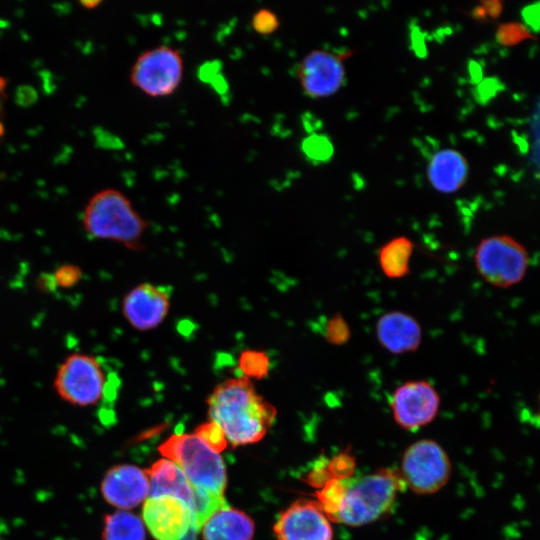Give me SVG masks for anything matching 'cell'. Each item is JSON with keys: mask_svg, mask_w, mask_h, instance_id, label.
Masks as SVG:
<instances>
[{"mask_svg": "<svg viewBox=\"0 0 540 540\" xmlns=\"http://www.w3.org/2000/svg\"><path fill=\"white\" fill-rule=\"evenodd\" d=\"M207 404L210 421L221 428L232 446L260 441L277 415L276 408L257 392L253 381L240 375L219 383Z\"/></svg>", "mask_w": 540, "mask_h": 540, "instance_id": "obj_1", "label": "cell"}, {"mask_svg": "<svg viewBox=\"0 0 540 540\" xmlns=\"http://www.w3.org/2000/svg\"><path fill=\"white\" fill-rule=\"evenodd\" d=\"M405 488L399 471L387 468L343 479L340 505L332 521L351 527L370 524L392 509Z\"/></svg>", "mask_w": 540, "mask_h": 540, "instance_id": "obj_2", "label": "cell"}, {"mask_svg": "<svg viewBox=\"0 0 540 540\" xmlns=\"http://www.w3.org/2000/svg\"><path fill=\"white\" fill-rule=\"evenodd\" d=\"M84 231L92 238L138 248L148 222L120 190L106 188L88 201L82 216Z\"/></svg>", "mask_w": 540, "mask_h": 540, "instance_id": "obj_3", "label": "cell"}, {"mask_svg": "<svg viewBox=\"0 0 540 540\" xmlns=\"http://www.w3.org/2000/svg\"><path fill=\"white\" fill-rule=\"evenodd\" d=\"M118 383L116 375L98 357L76 352L59 365L53 388L61 400L77 407H90L112 398Z\"/></svg>", "mask_w": 540, "mask_h": 540, "instance_id": "obj_4", "label": "cell"}, {"mask_svg": "<svg viewBox=\"0 0 540 540\" xmlns=\"http://www.w3.org/2000/svg\"><path fill=\"white\" fill-rule=\"evenodd\" d=\"M159 451L180 467L192 486L224 494L227 481L224 462L195 432L172 435L160 445Z\"/></svg>", "mask_w": 540, "mask_h": 540, "instance_id": "obj_5", "label": "cell"}, {"mask_svg": "<svg viewBox=\"0 0 540 540\" xmlns=\"http://www.w3.org/2000/svg\"><path fill=\"white\" fill-rule=\"evenodd\" d=\"M473 261L485 282L496 288L507 289L525 278L530 257L521 242L510 235L497 234L480 240Z\"/></svg>", "mask_w": 540, "mask_h": 540, "instance_id": "obj_6", "label": "cell"}, {"mask_svg": "<svg viewBox=\"0 0 540 540\" xmlns=\"http://www.w3.org/2000/svg\"><path fill=\"white\" fill-rule=\"evenodd\" d=\"M184 75L183 56L170 45H157L138 55L129 72L130 83L143 94L162 98L174 94Z\"/></svg>", "mask_w": 540, "mask_h": 540, "instance_id": "obj_7", "label": "cell"}, {"mask_svg": "<svg viewBox=\"0 0 540 540\" xmlns=\"http://www.w3.org/2000/svg\"><path fill=\"white\" fill-rule=\"evenodd\" d=\"M399 473L406 488L419 495H430L448 483L452 464L437 441L420 439L404 451Z\"/></svg>", "mask_w": 540, "mask_h": 540, "instance_id": "obj_8", "label": "cell"}, {"mask_svg": "<svg viewBox=\"0 0 540 540\" xmlns=\"http://www.w3.org/2000/svg\"><path fill=\"white\" fill-rule=\"evenodd\" d=\"M354 51L314 49L297 66L296 75L304 94L320 99L336 94L346 80L345 61Z\"/></svg>", "mask_w": 540, "mask_h": 540, "instance_id": "obj_9", "label": "cell"}, {"mask_svg": "<svg viewBox=\"0 0 540 540\" xmlns=\"http://www.w3.org/2000/svg\"><path fill=\"white\" fill-rule=\"evenodd\" d=\"M440 403V395L429 381L415 379L395 388L390 408L398 426L405 430H417L437 417Z\"/></svg>", "mask_w": 540, "mask_h": 540, "instance_id": "obj_10", "label": "cell"}, {"mask_svg": "<svg viewBox=\"0 0 540 540\" xmlns=\"http://www.w3.org/2000/svg\"><path fill=\"white\" fill-rule=\"evenodd\" d=\"M277 540H332L331 520L313 499L294 501L277 518L274 527Z\"/></svg>", "mask_w": 540, "mask_h": 540, "instance_id": "obj_11", "label": "cell"}, {"mask_svg": "<svg viewBox=\"0 0 540 540\" xmlns=\"http://www.w3.org/2000/svg\"><path fill=\"white\" fill-rule=\"evenodd\" d=\"M171 291L168 287L144 282L130 289L122 299L121 312L138 331L159 327L169 314Z\"/></svg>", "mask_w": 540, "mask_h": 540, "instance_id": "obj_12", "label": "cell"}, {"mask_svg": "<svg viewBox=\"0 0 540 540\" xmlns=\"http://www.w3.org/2000/svg\"><path fill=\"white\" fill-rule=\"evenodd\" d=\"M142 515L156 540H180L195 527L190 507L173 496L148 497L144 501Z\"/></svg>", "mask_w": 540, "mask_h": 540, "instance_id": "obj_13", "label": "cell"}, {"mask_svg": "<svg viewBox=\"0 0 540 540\" xmlns=\"http://www.w3.org/2000/svg\"><path fill=\"white\" fill-rule=\"evenodd\" d=\"M100 490L108 504L124 511L132 509L149 496L147 470L130 464L115 465L105 473Z\"/></svg>", "mask_w": 540, "mask_h": 540, "instance_id": "obj_14", "label": "cell"}, {"mask_svg": "<svg viewBox=\"0 0 540 540\" xmlns=\"http://www.w3.org/2000/svg\"><path fill=\"white\" fill-rule=\"evenodd\" d=\"M380 346L395 355L415 352L422 342V327L411 314L401 310L383 313L375 325Z\"/></svg>", "mask_w": 540, "mask_h": 540, "instance_id": "obj_15", "label": "cell"}, {"mask_svg": "<svg viewBox=\"0 0 540 540\" xmlns=\"http://www.w3.org/2000/svg\"><path fill=\"white\" fill-rule=\"evenodd\" d=\"M426 174L430 185L436 191L454 193L465 185L469 175V164L461 152L445 148L432 155Z\"/></svg>", "mask_w": 540, "mask_h": 540, "instance_id": "obj_16", "label": "cell"}, {"mask_svg": "<svg viewBox=\"0 0 540 540\" xmlns=\"http://www.w3.org/2000/svg\"><path fill=\"white\" fill-rule=\"evenodd\" d=\"M147 474L150 482L148 497H177L192 510L194 488L178 465L166 458L160 459L147 470Z\"/></svg>", "mask_w": 540, "mask_h": 540, "instance_id": "obj_17", "label": "cell"}, {"mask_svg": "<svg viewBox=\"0 0 540 540\" xmlns=\"http://www.w3.org/2000/svg\"><path fill=\"white\" fill-rule=\"evenodd\" d=\"M254 522L229 505L218 510L201 527L203 540H251Z\"/></svg>", "mask_w": 540, "mask_h": 540, "instance_id": "obj_18", "label": "cell"}, {"mask_svg": "<svg viewBox=\"0 0 540 540\" xmlns=\"http://www.w3.org/2000/svg\"><path fill=\"white\" fill-rule=\"evenodd\" d=\"M414 247L413 241L406 236H397L384 243L377 254L382 273L389 279L408 275Z\"/></svg>", "mask_w": 540, "mask_h": 540, "instance_id": "obj_19", "label": "cell"}, {"mask_svg": "<svg viewBox=\"0 0 540 540\" xmlns=\"http://www.w3.org/2000/svg\"><path fill=\"white\" fill-rule=\"evenodd\" d=\"M103 540H145L141 519L124 510L108 514L104 519Z\"/></svg>", "mask_w": 540, "mask_h": 540, "instance_id": "obj_20", "label": "cell"}, {"mask_svg": "<svg viewBox=\"0 0 540 540\" xmlns=\"http://www.w3.org/2000/svg\"><path fill=\"white\" fill-rule=\"evenodd\" d=\"M238 368L240 376L253 381V379H262L268 375L271 361L263 351L246 350L240 354Z\"/></svg>", "mask_w": 540, "mask_h": 540, "instance_id": "obj_21", "label": "cell"}, {"mask_svg": "<svg viewBox=\"0 0 540 540\" xmlns=\"http://www.w3.org/2000/svg\"><path fill=\"white\" fill-rule=\"evenodd\" d=\"M351 335V328L340 313H335L326 320L323 337L329 344L344 345L350 340Z\"/></svg>", "mask_w": 540, "mask_h": 540, "instance_id": "obj_22", "label": "cell"}, {"mask_svg": "<svg viewBox=\"0 0 540 540\" xmlns=\"http://www.w3.org/2000/svg\"><path fill=\"white\" fill-rule=\"evenodd\" d=\"M302 149L309 159L316 162L327 161L334 152L329 138L319 134H312L306 137L303 141Z\"/></svg>", "mask_w": 540, "mask_h": 540, "instance_id": "obj_23", "label": "cell"}, {"mask_svg": "<svg viewBox=\"0 0 540 540\" xmlns=\"http://www.w3.org/2000/svg\"><path fill=\"white\" fill-rule=\"evenodd\" d=\"M496 41L502 46H514L525 40L534 39L528 28L519 22H508L498 26Z\"/></svg>", "mask_w": 540, "mask_h": 540, "instance_id": "obj_24", "label": "cell"}, {"mask_svg": "<svg viewBox=\"0 0 540 540\" xmlns=\"http://www.w3.org/2000/svg\"><path fill=\"white\" fill-rule=\"evenodd\" d=\"M251 26L257 34L266 36L278 30L280 20L277 14L272 10L261 8L253 14Z\"/></svg>", "mask_w": 540, "mask_h": 540, "instance_id": "obj_25", "label": "cell"}, {"mask_svg": "<svg viewBox=\"0 0 540 540\" xmlns=\"http://www.w3.org/2000/svg\"><path fill=\"white\" fill-rule=\"evenodd\" d=\"M52 275L57 288L69 289L80 282L83 272L78 265L66 263L58 266Z\"/></svg>", "mask_w": 540, "mask_h": 540, "instance_id": "obj_26", "label": "cell"}, {"mask_svg": "<svg viewBox=\"0 0 540 540\" xmlns=\"http://www.w3.org/2000/svg\"><path fill=\"white\" fill-rule=\"evenodd\" d=\"M213 450L222 451L226 444V437L221 428L212 421H209L197 428L195 431Z\"/></svg>", "mask_w": 540, "mask_h": 540, "instance_id": "obj_27", "label": "cell"}, {"mask_svg": "<svg viewBox=\"0 0 540 540\" xmlns=\"http://www.w3.org/2000/svg\"><path fill=\"white\" fill-rule=\"evenodd\" d=\"M355 463L351 455L339 454L332 458L326 467L329 479H346L352 477Z\"/></svg>", "mask_w": 540, "mask_h": 540, "instance_id": "obj_28", "label": "cell"}, {"mask_svg": "<svg viewBox=\"0 0 540 540\" xmlns=\"http://www.w3.org/2000/svg\"><path fill=\"white\" fill-rule=\"evenodd\" d=\"M479 4L484 8L488 19H496L503 10L502 2L497 0L481 1Z\"/></svg>", "mask_w": 540, "mask_h": 540, "instance_id": "obj_29", "label": "cell"}, {"mask_svg": "<svg viewBox=\"0 0 540 540\" xmlns=\"http://www.w3.org/2000/svg\"><path fill=\"white\" fill-rule=\"evenodd\" d=\"M36 287L45 293L54 291L57 287L52 274L42 273L36 279Z\"/></svg>", "mask_w": 540, "mask_h": 540, "instance_id": "obj_30", "label": "cell"}, {"mask_svg": "<svg viewBox=\"0 0 540 540\" xmlns=\"http://www.w3.org/2000/svg\"><path fill=\"white\" fill-rule=\"evenodd\" d=\"M471 15L478 21H485L488 19L484 8L480 4L472 9Z\"/></svg>", "mask_w": 540, "mask_h": 540, "instance_id": "obj_31", "label": "cell"}, {"mask_svg": "<svg viewBox=\"0 0 540 540\" xmlns=\"http://www.w3.org/2000/svg\"><path fill=\"white\" fill-rule=\"evenodd\" d=\"M80 4L86 9H93L100 5L101 1H81Z\"/></svg>", "mask_w": 540, "mask_h": 540, "instance_id": "obj_32", "label": "cell"}, {"mask_svg": "<svg viewBox=\"0 0 540 540\" xmlns=\"http://www.w3.org/2000/svg\"><path fill=\"white\" fill-rule=\"evenodd\" d=\"M198 531L195 527H192L189 532L180 540H196Z\"/></svg>", "mask_w": 540, "mask_h": 540, "instance_id": "obj_33", "label": "cell"}, {"mask_svg": "<svg viewBox=\"0 0 540 540\" xmlns=\"http://www.w3.org/2000/svg\"><path fill=\"white\" fill-rule=\"evenodd\" d=\"M538 415H539V418H540V396H539V411H538Z\"/></svg>", "mask_w": 540, "mask_h": 540, "instance_id": "obj_34", "label": "cell"}]
</instances>
